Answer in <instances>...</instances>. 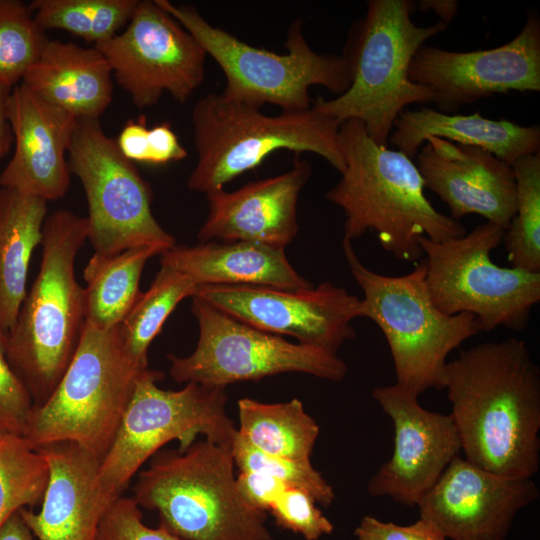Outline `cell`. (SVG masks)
Listing matches in <instances>:
<instances>
[{
  "instance_id": "d590c367",
  "label": "cell",
  "mask_w": 540,
  "mask_h": 540,
  "mask_svg": "<svg viewBox=\"0 0 540 540\" xmlns=\"http://www.w3.org/2000/svg\"><path fill=\"white\" fill-rule=\"evenodd\" d=\"M96 540H184L159 525L150 528L133 497H117L104 513Z\"/></svg>"
},
{
  "instance_id": "f35d334b",
  "label": "cell",
  "mask_w": 540,
  "mask_h": 540,
  "mask_svg": "<svg viewBox=\"0 0 540 540\" xmlns=\"http://www.w3.org/2000/svg\"><path fill=\"white\" fill-rule=\"evenodd\" d=\"M236 485L240 495L249 506L266 513L289 487L280 479L256 471L240 472L236 477Z\"/></svg>"
},
{
  "instance_id": "f1b7e54d",
  "label": "cell",
  "mask_w": 540,
  "mask_h": 540,
  "mask_svg": "<svg viewBox=\"0 0 540 540\" xmlns=\"http://www.w3.org/2000/svg\"><path fill=\"white\" fill-rule=\"evenodd\" d=\"M197 286L186 275L161 266L151 286L141 292L119 325L127 355L148 368V350L165 321L184 298L193 296Z\"/></svg>"
},
{
  "instance_id": "8d00e7d4",
  "label": "cell",
  "mask_w": 540,
  "mask_h": 540,
  "mask_svg": "<svg viewBox=\"0 0 540 540\" xmlns=\"http://www.w3.org/2000/svg\"><path fill=\"white\" fill-rule=\"evenodd\" d=\"M6 338L0 331V433L23 436L33 402L8 362Z\"/></svg>"
},
{
  "instance_id": "ee69618b",
  "label": "cell",
  "mask_w": 540,
  "mask_h": 540,
  "mask_svg": "<svg viewBox=\"0 0 540 540\" xmlns=\"http://www.w3.org/2000/svg\"><path fill=\"white\" fill-rule=\"evenodd\" d=\"M417 6L421 11L432 10L446 25L453 20L458 11V2L455 0H421Z\"/></svg>"
},
{
  "instance_id": "ac0fdd59",
  "label": "cell",
  "mask_w": 540,
  "mask_h": 540,
  "mask_svg": "<svg viewBox=\"0 0 540 540\" xmlns=\"http://www.w3.org/2000/svg\"><path fill=\"white\" fill-rule=\"evenodd\" d=\"M539 498L531 478L485 470L456 456L417 504L451 540H504L516 514Z\"/></svg>"
},
{
  "instance_id": "ab89813d",
  "label": "cell",
  "mask_w": 540,
  "mask_h": 540,
  "mask_svg": "<svg viewBox=\"0 0 540 540\" xmlns=\"http://www.w3.org/2000/svg\"><path fill=\"white\" fill-rule=\"evenodd\" d=\"M149 153V164H166L187 157L186 149L168 123L149 129Z\"/></svg>"
},
{
  "instance_id": "d4e9b609",
  "label": "cell",
  "mask_w": 540,
  "mask_h": 540,
  "mask_svg": "<svg viewBox=\"0 0 540 540\" xmlns=\"http://www.w3.org/2000/svg\"><path fill=\"white\" fill-rule=\"evenodd\" d=\"M429 137L484 149L512 166L522 156L540 152V126L492 120L480 112L446 114L436 109L404 110L394 122L390 143L410 159Z\"/></svg>"
},
{
  "instance_id": "ba28073f",
  "label": "cell",
  "mask_w": 540,
  "mask_h": 540,
  "mask_svg": "<svg viewBox=\"0 0 540 540\" xmlns=\"http://www.w3.org/2000/svg\"><path fill=\"white\" fill-rule=\"evenodd\" d=\"M146 369L127 355L119 325L86 321L69 366L48 400L32 408L23 437L34 448L72 442L101 461Z\"/></svg>"
},
{
  "instance_id": "2e32d148",
  "label": "cell",
  "mask_w": 540,
  "mask_h": 540,
  "mask_svg": "<svg viewBox=\"0 0 540 540\" xmlns=\"http://www.w3.org/2000/svg\"><path fill=\"white\" fill-rule=\"evenodd\" d=\"M410 81L431 88L439 112L509 91H540V18L529 11L511 41L488 50L456 52L423 45L413 57Z\"/></svg>"
},
{
  "instance_id": "d6986e66",
  "label": "cell",
  "mask_w": 540,
  "mask_h": 540,
  "mask_svg": "<svg viewBox=\"0 0 540 540\" xmlns=\"http://www.w3.org/2000/svg\"><path fill=\"white\" fill-rule=\"evenodd\" d=\"M425 188L448 206L459 221L477 214L507 230L516 210L512 166L475 146L429 137L416 155Z\"/></svg>"
},
{
  "instance_id": "d6a6232c",
  "label": "cell",
  "mask_w": 540,
  "mask_h": 540,
  "mask_svg": "<svg viewBox=\"0 0 540 540\" xmlns=\"http://www.w3.org/2000/svg\"><path fill=\"white\" fill-rule=\"evenodd\" d=\"M48 41L28 5L0 0V84L9 88L18 85Z\"/></svg>"
},
{
  "instance_id": "74e56055",
  "label": "cell",
  "mask_w": 540,
  "mask_h": 540,
  "mask_svg": "<svg viewBox=\"0 0 540 540\" xmlns=\"http://www.w3.org/2000/svg\"><path fill=\"white\" fill-rule=\"evenodd\" d=\"M357 540H447L430 522L419 519L410 525L384 522L373 516H364L354 531Z\"/></svg>"
},
{
  "instance_id": "484cf974",
  "label": "cell",
  "mask_w": 540,
  "mask_h": 540,
  "mask_svg": "<svg viewBox=\"0 0 540 540\" xmlns=\"http://www.w3.org/2000/svg\"><path fill=\"white\" fill-rule=\"evenodd\" d=\"M47 201L0 189V331L14 327L27 294L29 264L41 244Z\"/></svg>"
},
{
  "instance_id": "e575fe53",
  "label": "cell",
  "mask_w": 540,
  "mask_h": 540,
  "mask_svg": "<svg viewBox=\"0 0 540 540\" xmlns=\"http://www.w3.org/2000/svg\"><path fill=\"white\" fill-rule=\"evenodd\" d=\"M316 503L306 491L289 486L269 512L279 527L298 533L306 540H318L330 534L334 526L316 507Z\"/></svg>"
},
{
  "instance_id": "7c38bea8",
  "label": "cell",
  "mask_w": 540,
  "mask_h": 540,
  "mask_svg": "<svg viewBox=\"0 0 540 540\" xmlns=\"http://www.w3.org/2000/svg\"><path fill=\"white\" fill-rule=\"evenodd\" d=\"M68 156L70 172L80 180L88 202V240L94 254L113 256L138 247L163 253L176 244L152 213L149 184L99 120H77Z\"/></svg>"
},
{
  "instance_id": "83f0119b",
  "label": "cell",
  "mask_w": 540,
  "mask_h": 540,
  "mask_svg": "<svg viewBox=\"0 0 540 540\" xmlns=\"http://www.w3.org/2000/svg\"><path fill=\"white\" fill-rule=\"evenodd\" d=\"M237 405L238 433L252 446L269 455L310 460L320 429L300 400L268 404L242 398Z\"/></svg>"
},
{
  "instance_id": "44dd1931",
  "label": "cell",
  "mask_w": 540,
  "mask_h": 540,
  "mask_svg": "<svg viewBox=\"0 0 540 540\" xmlns=\"http://www.w3.org/2000/svg\"><path fill=\"white\" fill-rule=\"evenodd\" d=\"M8 114L15 150L0 175L1 188L45 201L62 198L70 185L66 155L77 120L23 83L10 93Z\"/></svg>"
},
{
  "instance_id": "7402d4cb",
  "label": "cell",
  "mask_w": 540,
  "mask_h": 540,
  "mask_svg": "<svg viewBox=\"0 0 540 540\" xmlns=\"http://www.w3.org/2000/svg\"><path fill=\"white\" fill-rule=\"evenodd\" d=\"M37 449L49 464V481L35 513L18 510L38 540H96L100 521L119 496L105 490L99 478L100 460L72 442Z\"/></svg>"
},
{
  "instance_id": "cb8c5ba5",
  "label": "cell",
  "mask_w": 540,
  "mask_h": 540,
  "mask_svg": "<svg viewBox=\"0 0 540 540\" xmlns=\"http://www.w3.org/2000/svg\"><path fill=\"white\" fill-rule=\"evenodd\" d=\"M112 71L94 47L49 40L22 83L76 120H99L112 101Z\"/></svg>"
},
{
  "instance_id": "277c9868",
  "label": "cell",
  "mask_w": 540,
  "mask_h": 540,
  "mask_svg": "<svg viewBox=\"0 0 540 540\" xmlns=\"http://www.w3.org/2000/svg\"><path fill=\"white\" fill-rule=\"evenodd\" d=\"M367 6L343 52L351 69L349 88L330 100L319 97L312 106L341 124L361 122L373 141L386 146L407 106L434 103V91L410 81L408 71L417 51L448 25H416L411 19L416 5L409 0H369Z\"/></svg>"
},
{
  "instance_id": "52a82bcc",
  "label": "cell",
  "mask_w": 540,
  "mask_h": 540,
  "mask_svg": "<svg viewBox=\"0 0 540 540\" xmlns=\"http://www.w3.org/2000/svg\"><path fill=\"white\" fill-rule=\"evenodd\" d=\"M351 274L363 291V317L385 336L392 356L396 385L418 397L444 389L448 355L467 339L482 333L468 313L447 315L432 302L426 285L424 259L401 276H387L367 268L352 242L342 240Z\"/></svg>"
},
{
  "instance_id": "4dcf8cb0",
  "label": "cell",
  "mask_w": 540,
  "mask_h": 540,
  "mask_svg": "<svg viewBox=\"0 0 540 540\" xmlns=\"http://www.w3.org/2000/svg\"><path fill=\"white\" fill-rule=\"evenodd\" d=\"M516 210L502 241L511 267L540 273V152L517 159Z\"/></svg>"
},
{
  "instance_id": "7bdbcfd3",
  "label": "cell",
  "mask_w": 540,
  "mask_h": 540,
  "mask_svg": "<svg viewBox=\"0 0 540 540\" xmlns=\"http://www.w3.org/2000/svg\"><path fill=\"white\" fill-rule=\"evenodd\" d=\"M19 512L13 513L0 528V540H34Z\"/></svg>"
},
{
  "instance_id": "9a60e30c",
  "label": "cell",
  "mask_w": 540,
  "mask_h": 540,
  "mask_svg": "<svg viewBox=\"0 0 540 540\" xmlns=\"http://www.w3.org/2000/svg\"><path fill=\"white\" fill-rule=\"evenodd\" d=\"M193 296L257 329L332 353L355 337L351 323L363 317L361 300L329 281L305 289L200 285Z\"/></svg>"
},
{
  "instance_id": "3957f363",
  "label": "cell",
  "mask_w": 540,
  "mask_h": 540,
  "mask_svg": "<svg viewBox=\"0 0 540 540\" xmlns=\"http://www.w3.org/2000/svg\"><path fill=\"white\" fill-rule=\"evenodd\" d=\"M87 239L86 217L68 210L47 216L38 275L7 334L8 362L26 387L33 407L51 396L80 342L86 317L75 260Z\"/></svg>"
},
{
  "instance_id": "30bf717a",
  "label": "cell",
  "mask_w": 540,
  "mask_h": 540,
  "mask_svg": "<svg viewBox=\"0 0 540 540\" xmlns=\"http://www.w3.org/2000/svg\"><path fill=\"white\" fill-rule=\"evenodd\" d=\"M503 234L500 227L486 222L458 238L418 239L434 305L447 315H473L482 332L498 327L524 330L540 301V273L492 261L491 252Z\"/></svg>"
},
{
  "instance_id": "7a4b0ae2",
  "label": "cell",
  "mask_w": 540,
  "mask_h": 540,
  "mask_svg": "<svg viewBox=\"0 0 540 540\" xmlns=\"http://www.w3.org/2000/svg\"><path fill=\"white\" fill-rule=\"evenodd\" d=\"M346 168L325 198L345 214L344 239L377 233L383 249L399 261L418 263L422 236L441 242L465 235V226L436 210L412 159L373 141L357 120L339 129Z\"/></svg>"
},
{
  "instance_id": "4fadbf2b",
  "label": "cell",
  "mask_w": 540,
  "mask_h": 540,
  "mask_svg": "<svg viewBox=\"0 0 540 540\" xmlns=\"http://www.w3.org/2000/svg\"><path fill=\"white\" fill-rule=\"evenodd\" d=\"M191 311L199 326L194 351L185 357L168 354L170 375L179 383L226 387L281 373L299 372L330 381L347 374L336 353L291 343L250 326L192 296Z\"/></svg>"
},
{
  "instance_id": "5bb4252c",
  "label": "cell",
  "mask_w": 540,
  "mask_h": 540,
  "mask_svg": "<svg viewBox=\"0 0 540 540\" xmlns=\"http://www.w3.org/2000/svg\"><path fill=\"white\" fill-rule=\"evenodd\" d=\"M94 47L138 109L165 92L183 104L205 77V50L154 0L138 1L124 31Z\"/></svg>"
},
{
  "instance_id": "1f68e13d",
  "label": "cell",
  "mask_w": 540,
  "mask_h": 540,
  "mask_svg": "<svg viewBox=\"0 0 540 540\" xmlns=\"http://www.w3.org/2000/svg\"><path fill=\"white\" fill-rule=\"evenodd\" d=\"M49 473L46 457L23 436L0 433V528L19 509L41 504Z\"/></svg>"
},
{
  "instance_id": "f546056e",
  "label": "cell",
  "mask_w": 540,
  "mask_h": 540,
  "mask_svg": "<svg viewBox=\"0 0 540 540\" xmlns=\"http://www.w3.org/2000/svg\"><path fill=\"white\" fill-rule=\"evenodd\" d=\"M138 1L34 0L28 6L43 30H64L95 46L127 25Z\"/></svg>"
},
{
  "instance_id": "4316f807",
  "label": "cell",
  "mask_w": 540,
  "mask_h": 540,
  "mask_svg": "<svg viewBox=\"0 0 540 540\" xmlns=\"http://www.w3.org/2000/svg\"><path fill=\"white\" fill-rule=\"evenodd\" d=\"M161 253L154 247H138L113 256L94 254L83 271L86 321L105 329L120 325L141 293L147 260Z\"/></svg>"
},
{
  "instance_id": "6da1fadb",
  "label": "cell",
  "mask_w": 540,
  "mask_h": 540,
  "mask_svg": "<svg viewBox=\"0 0 540 540\" xmlns=\"http://www.w3.org/2000/svg\"><path fill=\"white\" fill-rule=\"evenodd\" d=\"M444 389L466 460L505 476L538 472L540 369L524 340L461 351L447 362Z\"/></svg>"
},
{
  "instance_id": "b9f144b4",
  "label": "cell",
  "mask_w": 540,
  "mask_h": 540,
  "mask_svg": "<svg viewBox=\"0 0 540 540\" xmlns=\"http://www.w3.org/2000/svg\"><path fill=\"white\" fill-rule=\"evenodd\" d=\"M12 89L0 84V159L7 153L13 137L8 114V100Z\"/></svg>"
},
{
  "instance_id": "836d02e7",
  "label": "cell",
  "mask_w": 540,
  "mask_h": 540,
  "mask_svg": "<svg viewBox=\"0 0 540 540\" xmlns=\"http://www.w3.org/2000/svg\"><path fill=\"white\" fill-rule=\"evenodd\" d=\"M234 465L244 471H256L282 480L291 487L309 493L317 503L329 506L335 497L332 486L311 464L310 460H295L264 453L237 433L231 445Z\"/></svg>"
},
{
  "instance_id": "ffe728a7",
  "label": "cell",
  "mask_w": 540,
  "mask_h": 540,
  "mask_svg": "<svg viewBox=\"0 0 540 540\" xmlns=\"http://www.w3.org/2000/svg\"><path fill=\"white\" fill-rule=\"evenodd\" d=\"M311 174V164L296 154L292 167L282 174L249 182L235 191L205 194L209 213L198 240L250 241L285 248L298 233V198Z\"/></svg>"
},
{
  "instance_id": "e0dca14e",
  "label": "cell",
  "mask_w": 540,
  "mask_h": 540,
  "mask_svg": "<svg viewBox=\"0 0 540 540\" xmlns=\"http://www.w3.org/2000/svg\"><path fill=\"white\" fill-rule=\"evenodd\" d=\"M372 396L393 423L394 447L391 458L369 480L368 492L417 506L459 455L454 421L451 415L424 409L418 397L396 384L376 387Z\"/></svg>"
},
{
  "instance_id": "9c48e42d",
  "label": "cell",
  "mask_w": 540,
  "mask_h": 540,
  "mask_svg": "<svg viewBox=\"0 0 540 540\" xmlns=\"http://www.w3.org/2000/svg\"><path fill=\"white\" fill-rule=\"evenodd\" d=\"M154 1L218 64L226 79L222 92L226 98L258 108L270 103L282 111L296 112L312 107L311 86H323L339 96L351 84L347 57L313 50L304 37L302 19L292 21L285 41L287 52L278 54L254 47L211 25L191 5Z\"/></svg>"
},
{
  "instance_id": "5b68a950",
  "label": "cell",
  "mask_w": 540,
  "mask_h": 540,
  "mask_svg": "<svg viewBox=\"0 0 540 540\" xmlns=\"http://www.w3.org/2000/svg\"><path fill=\"white\" fill-rule=\"evenodd\" d=\"M191 121L197 162L187 187L207 194L224 189L278 150L315 153L343 173L341 123L313 106L266 115L260 108L211 92L193 106Z\"/></svg>"
},
{
  "instance_id": "8992f818",
  "label": "cell",
  "mask_w": 540,
  "mask_h": 540,
  "mask_svg": "<svg viewBox=\"0 0 540 540\" xmlns=\"http://www.w3.org/2000/svg\"><path fill=\"white\" fill-rule=\"evenodd\" d=\"M139 507L184 540H271L267 513L240 495L230 448L210 440L158 451L133 489Z\"/></svg>"
},
{
  "instance_id": "8fae6325",
  "label": "cell",
  "mask_w": 540,
  "mask_h": 540,
  "mask_svg": "<svg viewBox=\"0 0 540 540\" xmlns=\"http://www.w3.org/2000/svg\"><path fill=\"white\" fill-rule=\"evenodd\" d=\"M163 376L149 368L139 376L112 445L100 461V482L115 496L172 440H179V450H185L201 434L231 448L237 429L225 410L226 387L189 382L177 391L164 390L157 386Z\"/></svg>"
},
{
  "instance_id": "60d3db41",
  "label": "cell",
  "mask_w": 540,
  "mask_h": 540,
  "mask_svg": "<svg viewBox=\"0 0 540 540\" xmlns=\"http://www.w3.org/2000/svg\"><path fill=\"white\" fill-rule=\"evenodd\" d=\"M149 129L144 117L129 120L121 130L116 144L122 155L131 162L149 163Z\"/></svg>"
},
{
  "instance_id": "603a6c76",
  "label": "cell",
  "mask_w": 540,
  "mask_h": 540,
  "mask_svg": "<svg viewBox=\"0 0 540 540\" xmlns=\"http://www.w3.org/2000/svg\"><path fill=\"white\" fill-rule=\"evenodd\" d=\"M160 265L186 275L196 286L313 287L290 264L285 248L257 242L209 241L195 246L175 244L160 254Z\"/></svg>"
}]
</instances>
